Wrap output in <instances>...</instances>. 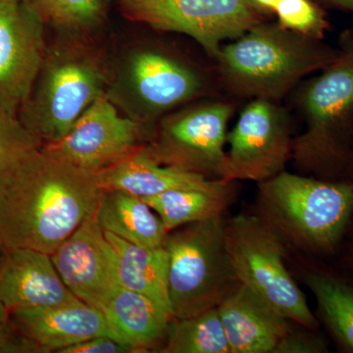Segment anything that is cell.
<instances>
[{"label": "cell", "mask_w": 353, "mask_h": 353, "mask_svg": "<svg viewBox=\"0 0 353 353\" xmlns=\"http://www.w3.org/2000/svg\"><path fill=\"white\" fill-rule=\"evenodd\" d=\"M231 104L210 101L163 116L145 152L158 164L221 179Z\"/></svg>", "instance_id": "obj_8"}, {"label": "cell", "mask_w": 353, "mask_h": 353, "mask_svg": "<svg viewBox=\"0 0 353 353\" xmlns=\"http://www.w3.org/2000/svg\"><path fill=\"white\" fill-rule=\"evenodd\" d=\"M46 21L27 0H0V108L18 115L46 58Z\"/></svg>", "instance_id": "obj_13"}, {"label": "cell", "mask_w": 353, "mask_h": 353, "mask_svg": "<svg viewBox=\"0 0 353 353\" xmlns=\"http://www.w3.org/2000/svg\"><path fill=\"white\" fill-rule=\"evenodd\" d=\"M292 139L289 116L278 101L252 99L227 134L221 179L259 183L273 178L292 158Z\"/></svg>", "instance_id": "obj_11"}, {"label": "cell", "mask_w": 353, "mask_h": 353, "mask_svg": "<svg viewBox=\"0 0 353 353\" xmlns=\"http://www.w3.org/2000/svg\"><path fill=\"white\" fill-rule=\"evenodd\" d=\"M340 55L322 39L280 24L259 23L216 57L221 80L234 94L279 101L299 81L321 72Z\"/></svg>", "instance_id": "obj_2"}, {"label": "cell", "mask_w": 353, "mask_h": 353, "mask_svg": "<svg viewBox=\"0 0 353 353\" xmlns=\"http://www.w3.org/2000/svg\"><path fill=\"white\" fill-rule=\"evenodd\" d=\"M353 257V256H352Z\"/></svg>", "instance_id": "obj_34"}, {"label": "cell", "mask_w": 353, "mask_h": 353, "mask_svg": "<svg viewBox=\"0 0 353 353\" xmlns=\"http://www.w3.org/2000/svg\"><path fill=\"white\" fill-rule=\"evenodd\" d=\"M104 234L115 252L119 285L150 297L171 314L168 292L169 259L163 246L145 248L108 232L104 231Z\"/></svg>", "instance_id": "obj_20"}, {"label": "cell", "mask_w": 353, "mask_h": 353, "mask_svg": "<svg viewBox=\"0 0 353 353\" xmlns=\"http://www.w3.org/2000/svg\"><path fill=\"white\" fill-rule=\"evenodd\" d=\"M128 17L160 31L187 34L216 59L222 43L260 23L252 0H123Z\"/></svg>", "instance_id": "obj_10"}, {"label": "cell", "mask_w": 353, "mask_h": 353, "mask_svg": "<svg viewBox=\"0 0 353 353\" xmlns=\"http://www.w3.org/2000/svg\"><path fill=\"white\" fill-rule=\"evenodd\" d=\"M143 150L121 163L95 174L99 187L104 192L119 190L145 197L168 190L212 187L220 180L158 164Z\"/></svg>", "instance_id": "obj_19"}, {"label": "cell", "mask_w": 353, "mask_h": 353, "mask_svg": "<svg viewBox=\"0 0 353 353\" xmlns=\"http://www.w3.org/2000/svg\"><path fill=\"white\" fill-rule=\"evenodd\" d=\"M94 308L134 345L139 352H157L168 333L172 316L145 294L121 285L110 288Z\"/></svg>", "instance_id": "obj_18"}, {"label": "cell", "mask_w": 353, "mask_h": 353, "mask_svg": "<svg viewBox=\"0 0 353 353\" xmlns=\"http://www.w3.org/2000/svg\"><path fill=\"white\" fill-rule=\"evenodd\" d=\"M345 175L348 176V178L350 179V181H352L353 182V143L352 152H350V160H348L347 170H345Z\"/></svg>", "instance_id": "obj_33"}, {"label": "cell", "mask_w": 353, "mask_h": 353, "mask_svg": "<svg viewBox=\"0 0 353 353\" xmlns=\"http://www.w3.org/2000/svg\"><path fill=\"white\" fill-rule=\"evenodd\" d=\"M256 6L263 7V8L272 9L273 10L280 0H252Z\"/></svg>", "instance_id": "obj_32"}, {"label": "cell", "mask_w": 353, "mask_h": 353, "mask_svg": "<svg viewBox=\"0 0 353 353\" xmlns=\"http://www.w3.org/2000/svg\"><path fill=\"white\" fill-rule=\"evenodd\" d=\"M57 353H139V352L132 345H127L115 339L99 336V338L90 339L83 343L70 345Z\"/></svg>", "instance_id": "obj_30"}, {"label": "cell", "mask_w": 353, "mask_h": 353, "mask_svg": "<svg viewBox=\"0 0 353 353\" xmlns=\"http://www.w3.org/2000/svg\"><path fill=\"white\" fill-rule=\"evenodd\" d=\"M339 48V57L301 90L305 128L292 139L290 158L325 180L345 174L353 143V32H343Z\"/></svg>", "instance_id": "obj_4"}, {"label": "cell", "mask_w": 353, "mask_h": 353, "mask_svg": "<svg viewBox=\"0 0 353 353\" xmlns=\"http://www.w3.org/2000/svg\"><path fill=\"white\" fill-rule=\"evenodd\" d=\"M160 353H231L218 308L172 319Z\"/></svg>", "instance_id": "obj_24"}, {"label": "cell", "mask_w": 353, "mask_h": 353, "mask_svg": "<svg viewBox=\"0 0 353 353\" xmlns=\"http://www.w3.org/2000/svg\"><path fill=\"white\" fill-rule=\"evenodd\" d=\"M316 331L296 324L292 326L279 347L277 353H321L327 352L324 341L315 333Z\"/></svg>", "instance_id": "obj_28"}, {"label": "cell", "mask_w": 353, "mask_h": 353, "mask_svg": "<svg viewBox=\"0 0 353 353\" xmlns=\"http://www.w3.org/2000/svg\"><path fill=\"white\" fill-rule=\"evenodd\" d=\"M228 252L241 284L292 322L317 331L319 323L303 290L285 265V246L259 213H241L225 221Z\"/></svg>", "instance_id": "obj_7"}, {"label": "cell", "mask_w": 353, "mask_h": 353, "mask_svg": "<svg viewBox=\"0 0 353 353\" xmlns=\"http://www.w3.org/2000/svg\"><path fill=\"white\" fill-rule=\"evenodd\" d=\"M10 320L18 334L38 352L57 353L70 345L99 336H109L132 345L99 309L83 301L18 309L10 312Z\"/></svg>", "instance_id": "obj_15"}, {"label": "cell", "mask_w": 353, "mask_h": 353, "mask_svg": "<svg viewBox=\"0 0 353 353\" xmlns=\"http://www.w3.org/2000/svg\"><path fill=\"white\" fill-rule=\"evenodd\" d=\"M273 10L279 24L304 36L322 39L329 28L321 9L310 0H280Z\"/></svg>", "instance_id": "obj_27"}, {"label": "cell", "mask_w": 353, "mask_h": 353, "mask_svg": "<svg viewBox=\"0 0 353 353\" xmlns=\"http://www.w3.org/2000/svg\"><path fill=\"white\" fill-rule=\"evenodd\" d=\"M94 174L39 148L0 187V250L52 254L99 208Z\"/></svg>", "instance_id": "obj_1"}, {"label": "cell", "mask_w": 353, "mask_h": 353, "mask_svg": "<svg viewBox=\"0 0 353 353\" xmlns=\"http://www.w3.org/2000/svg\"><path fill=\"white\" fill-rule=\"evenodd\" d=\"M110 76L99 51L79 39L46 50L41 71L18 117L41 145L63 138L79 118L108 94Z\"/></svg>", "instance_id": "obj_5"}, {"label": "cell", "mask_w": 353, "mask_h": 353, "mask_svg": "<svg viewBox=\"0 0 353 353\" xmlns=\"http://www.w3.org/2000/svg\"><path fill=\"white\" fill-rule=\"evenodd\" d=\"M38 353L14 328L10 313L0 301V353Z\"/></svg>", "instance_id": "obj_29"}, {"label": "cell", "mask_w": 353, "mask_h": 353, "mask_svg": "<svg viewBox=\"0 0 353 353\" xmlns=\"http://www.w3.org/2000/svg\"><path fill=\"white\" fill-rule=\"evenodd\" d=\"M0 301L9 313L82 301L65 285L50 254L22 248L0 250Z\"/></svg>", "instance_id": "obj_16"}, {"label": "cell", "mask_w": 353, "mask_h": 353, "mask_svg": "<svg viewBox=\"0 0 353 353\" xmlns=\"http://www.w3.org/2000/svg\"><path fill=\"white\" fill-rule=\"evenodd\" d=\"M44 21L71 31H83L101 22V0H27Z\"/></svg>", "instance_id": "obj_26"}, {"label": "cell", "mask_w": 353, "mask_h": 353, "mask_svg": "<svg viewBox=\"0 0 353 353\" xmlns=\"http://www.w3.org/2000/svg\"><path fill=\"white\" fill-rule=\"evenodd\" d=\"M305 282L334 338L353 352V284L324 272H311Z\"/></svg>", "instance_id": "obj_23"}, {"label": "cell", "mask_w": 353, "mask_h": 353, "mask_svg": "<svg viewBox=\"0 0 353 353\" xmlns=\"http://www.w3.org/2000/svg\"><path fill=\"white\" fill-rule=\"evenodd\" d=\"M97 219L103 231L145 248H162L167 231L157 213L141 196L119 190L104 192Z\"/></svg>", "instance_id": "obj_21"}, {"label": "cell", "mask_w": 353, "mask_h": 353, "mask_svg": "<svg viewBox=\"0 0 353 353\" xmlns=\"http://www.w3.org/2000/svg\"><path fill=\"white\" fill-rule=\"evenodd\" d=\"M236 185L220 179L212 187L168 190L141 199L157 213L169 233L183 225L223 216L236 201Z\"/></svg>", "instance_id": "obj_22"}, {"label": "cell", "mask_w": 353, "mask_h": 353, "mask_svg": "<svg viewBox=\"0 0 353 353\" xmlns=\"http://www.w3.org/2000/svg\"><path fill=\"white\" fill-rule=\"evenodd\" d=\"M154 127L123 116L106 94L85 111L63 138L41 145V150L95 175L143 150Z\"/></svg>", "instance_id": "obj_9"}, {"label": "cell", "mask_w": 353, "mask_h": 353, "mask_svg": "<svg viewBox=\"0 0 353 353\" xmlns=\"http://www.w3.org/2000/svg\"><path fill=\"white\" fill-rule=\"evenodd\" d=\"M50 256L65 285L92 307L110 288L119 285L115 252L99 224L97 211Z\"/></svg>", "instance_id": "obj_14"}, {"label": "cell", "mask_w": 353, "mask_h": 353, "mask_svg": "<svg viewBox=\"0 0 353 353\" xmlns=\"http://www.w3.org/2000/svg\"><path fill=\"white\" fill-rule=\"evenodd\" d=\"M327 3L353 14V0H325Z\"/></svg>", "instance_id": "obj_31"}, {"label": "cell", "mask_w": 353, "mask_h": 353, "mask_svg": "<svg viewBox=\"0 0 353 353\" xmlns=\"http://www.w3.org/2000/svg\"><path fill=\"white\" fill-rule=\"evenodd\" d=\"M257 213L285 243L305 252L330 254L353 217V182L284 170L259 183Z\"/></svg>", "instance_id": "obj_3"}, {"label": "cell", "mask_w": 353, "mask_h": 353, "mask_svg": "<svg viewBox=\"0 0 353 353\" xmlns=\"http://www.w3.org/2000/svg\"><path fill=\"white\" fill-rule=\"evenodd\" d=\"M217 308L231 353H277L294 324L241 284Z\"/></svg>", "instance_id": "obj_17"}, {"label": "cell", "mask_w": 353, "mask_h": 353, "mask_svg": "<svg viewBox=\"0 0 353 353\" xmlns=\"http://www.w3.org/2000/svg\"><path fill=\"white\" fill-rule=\"evenodd\" d=\"M223 216L183 225L167 234L172 319L217 308L241 282L230 259Z\"/></svg>", "instance_id": "obj_6"}, {"label": "cell", "mask_w": 353, "mask_h": 353, "mask_svg": "<svg viewBox=\"0 0 353 353\" xmlns=\"http://www.w3.org/2000/svg\"><path fill=\"white\" fill-rule=\"evenodd\" d=\"M41 148V141L24 126L18 115L0 108V187Z\"/></svg>", "instance_id": "obj_25"}, {"label": "cell", "mask_w": 353, "mask_h": 353, "mask_svg": "<svg viewBox=\"0 0 353 353\" xmlns=\"http://www.w3.org/2000/svg\"><path fill=\"white\" fill-rule=\"evenodd\" d=\"M121 83L130 105L134 104L131 118L150 126L206 90L205 79L197 70L155 48L134 51L128 59Z\"/></svg>", "instance_id": "obj_12"}]
</instances>
